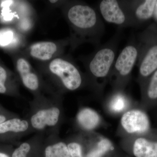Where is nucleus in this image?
Listing matches in <instances>:
<instances>
[{"label": "nucleus", "instance_id": "nucleus-1", "mask_svg": "<svg viewBox=\"0 0 157 157\" xmlns=\"http://www.w3.org/2000/svg\"><path fill=\"white\" fill-rule=\"evenodd\" d=\"M138 82L140 86L157 70V25L153 23L140 36Z\"/></svg>", "mask_w": 157, "mask_h": 157}, {"label": "nucleus", "instance_id": "nucleus-2", "mask_svg": "<svg viewBox=\"0 0 157 157\" xmlns=\"http://www.w3.org/2000/svg\"><path fill=\"white\" fill-rule=\"evenodd\" d=\"M67 18L75 30L98 39L104 27L99 14L88 5L75 4L68 9Z\"/></svg>", "mask_w": 157, "mask_h": 157}, {"label": "nucleus", "instance_id": "nucleus-3", "mask_svg": "<svg viewBox=\"0 0 157 157\" xmlns=\"http://www.w3.org/2000/svg\"><path fill=\"white\" fill-rule=\"evenodd\" d=\"M139 45L129 44L123 48L115 61L109 76L115 78L117 85L125 83L130 77L138 59Z\"/></svg>", "mask_w": 157, "mask_h": 157}, {"label": "nucleus", "instance_id": "nucleus-4", "mask_svg": "<svg viewBox=\"0 0 157 157\" xmlns=\"http://www.w3.org/2000/svg\"><path fill=\"white\" fill-rule=\"evenodd\" d=\"M115 48L112 45H107L98 49L88 65L90 75L98 81L108 78L115 62Z\"/></svg>", "mask_w": 157, "mask_h": 157}, {"label": "nucleus", "instance_id": "nucleus-5", "mask_svg": "<svg viewBox=\"0 0 157 157\" xmlns=\"http://www.w3.org/2000/svg\"><path fill=\"white\" fill-rule=\"evenodd\" d=\"M48 69L51 73L60 79L68 90H75L81 86V74L78 68L71 62L60 58L53 59L49 63Z\"/></svg>", "mask_w": 157, "mask_h": 157}, {"label": "nucleus", "instance_id": "nucleus-6", "mask_svg": "<svg viewBox=\"0 0 157 157\" xmlns=\"http://www.w3.org/2000/svg\"><path fill=\"white\" fill-rule=\"evenodd\" d=\"M121 124L127 133L137 136L145 135L153 130L148 114L142 107L126 111L121 118Z\"/></svg>", "mask_w": 157, "mask_h": 157}, {"label": "nucleus", "instance_id": "nucleus-7", "mask_svg": "<svg viewBox=\"0 0 157 157\" xmlns=\"http://www.w3.org/2000/svg\"><path fill=\"white\" fill-rule=\"evenodd\" d=\"M101 15L107 22L118 25L131 23L128 14L122 2L115 0H103L99 5Z\"/></svg>", "mask_w": 157, "mask_h": 157}, {"label": "nucleus", "instance_id": "nucleus-8", "mask_svg": "<svg viewBox=\"0 0 157 157\" xmlns=\"http://www.w3.org/2000/svg\"><path fill=\"white\" fill-rule=\"evenodd\" d=\"M157 3L156 0L135 1L126 8L131 22L142 24L148 21L154 17Z\"/></svg>", "mask_w": 157, "mask_h": 157}, {"label": "nucleus", "instance_id": "nucleus-9", "mask_svg": "<svg viewBox=\"0 0 157 157\" xmlns=\"http://www.w3.org/2000/svg\"><path fill=\"white\" fill-rule=\"evenodd\" d=\"M133 151L136 157H157V130L137 136L134 141Z\"/></svg>", "mask_w": 157, "mask_h": 157}, {"label": "nucleus", "instance_id": "nucleus-10", "mask_svg": "<svg viewBox=\"0 0 157 157\" xmlns=\"http://www.w3.org/2000/svg\"><path fill=\"white\" fill-rule=\"evenodd\" d=\"M141 107L145 110L157 106V70L140 86Z\"/></svg>", "mask_w": 157, "mask_h": 157}, {"label": "nucleus", "instance_id": "nucleus-11", "mask_svg": "<svg viewBox=\"0 0 157 157\" xmlns=\"http://www.w3.org/2000/svg\"><path fill=\"white\" fill-rule=\"evenodd\" d=\"M16 68L25 87L32 90L38 89L39 78L28 61L24 58H20L16 62Z\"/></svg>", "mask_w": 157, "mask_h": 157}, {"label": "nucleus", "instance_id": "nucleus-12", "mask_svg": "<svg viewBox=\"0 0 157 157\" xmlns=\"http://www.w3.org/2000/svg\"><path fill=\"white\" fill-rule=\"evenodd\" d=\"M58 51L56 43L49 41L38 42L33 44L29 48L31 57L42 61L52 59Z\"/></svg>", "mask_w": 157, "mask_h": 157}, {"label": "nucleus", "instance_id": "nucleus-13", "mask_svg": "<svg viewBox=\"0 0 157 157\" xmlns=\"http://www.w3.org/2000/svg\"><path fill=\"white\" fill-rule=\"evenodd\" d=\"M59 113V110L56 107L40 110L32 117V125L37 129L44 128L46 125H55L58 121Z\"/></svg>", "mask_w": 157, "mask_h": 157}, {"label": "nucleus", "instance_id": "nucleus-14", "mask_svg": "<svg viewBox=\"0 0 157 157\" xmlns=\"http://www.w3.org/2000/svg\"><path fill=\"white\" fill-rule=\"evenodd\" d=\"M77 120L82 128L91 131L98 127L101 123V119L95 110L90 108H85L78 113Z\"/></svg>", "mask_w": 157, "mask_h": 157}, {"label": "nucleus", "instance_id": "nucleus-15", "mask_svg": "<svg viewBox=\"0 0 157 157\" xmlns=\"http://www.w3.org/2000/svg\"><path fill=\"white\" fill-rule=\"evenodd\" d=\"M28 123L17 118L12 119L0 124V134L8 132H25L28 128Z\"/></svg>", "mask_w": 157, "mask_h": 157}, {"label": "nucleus", "instance_id": "nucleus-16", "mask_svg": "<svg viewBox=\"0 0 157 157\" xmlns=\"http://www.w3.org/2000/svg\"><path fill=\"white\" fill-rule=\"evenodd\" d=\"M45 157H70L68 146L63 142H59L45 149Z\"/></svg>", "mask_w": 157, "mask_h": 157}, {"label": "nucleus", "instance_id": "nucleus-17", "mask_svg": "<svg viewBox=\"0 0 157 157\" xmlns=\"http://www.w3.org/2000/svg\"><path fill=\"white\" fill-rule=\"evenodd\" d=\"M112 144L107 138H102L98 142L96 147L87 155V157H102L112 148Z\"/></svg>", "mask_w": 157, "mask_h": 157}, {"label": "nucleus", "instance_id": "nucleus-18", "mask_svg": "<svg viewBox=\"0 0 157 157\" xmlns=\"http://www.w3.org/2000/svg\"><path fill=\"white\" fill-rule=\"evenodd\" d=\"M128 106V101L125 97L118 94L113 98L109 105V109L112 112L120 113L126 109Z\"/></svg>", "mask_w": 157, "mask_h": 157}, {"label": "nucleus", "instance_id": "nucleus-19", "mask_svg": "<svg viewBox=\"0 0 157 157\" xmlns=\"http://www.w3.org/2000/svg\"><path fill=\"white\" fill-rule=\"evenodd\" d=\"M14 34L13 31L9 29H4L0 31V45L6 46L14 41Z\"/></svg>", "mask_w": 157, "mask_h": 157}, {"label": "nucleus", "instance_id": "nucleus-20", "mask_svg": "<svg viewBox=\"0 0 157 157\" xmlns=\"http://www.w3.org/2000/svg\"><path fill=\"white\" fill-rule=\"evenodd\" d=\"M70 157H82L81 145L76 142H72L68 145Z\"/></svg>", "mask_w": 157, "mask_h": 157}, {"label": "nucleus", "instance_id": "nucleus-21", "mask_svg": "<svg viewBox=\"0 0 157 157\" xmlns=\"http://www.w3.org/2000/svg\"><path fill=\"white\" fill-rule=\"evenodd\" d=\"M30 150L29 144L23 143L13 152L12 157H26V155Z\"/></svg>", "mask_w": 157, "mask_h": 157}, {"label": "nucleus", "instance_id": "nucleus-22", "mask_svg": "<svg viewBox=\"0 0 157 157\" xmlns=\"http://www.w3.org/2000/svg\"><path fill=\"white\" fill-rule=\"evenodd\" d=\"M7 78V73L5 68L0 66V93L4 94L6 92V88L5 83Z\"/></svg>", "mask_w": 157, "mask_h": 157}, {"label": "nucleus", "instance_id": "nucleus-23", "mask_svg": "<svg viewBox=\"0 0 157 157\" xmlns=\"http://www.w3.org/2000/svg\"><path fill=\"white\" fill-rule=\"evenodd\" d=\"M6 118L3 115H0V124L6 121Z\"/></svg>", "mask_w": 157, "mask_h": 157}, {"label": "nucleus", "instance_id": "nucleus-24", "mask_svg": "<svg viewBox=\"0 0 157 157\" xmlns=\"http://www.w3.org/2000/svg\"><path fill=\"white\" fill-rule=\"evenodd\" d=\"M153 17L155 18L156 21H157V3L156 4V6L155 9L154 15Z\"/></svg>", "mask_w": 157, "mask_h": 157}, {"label": "nucleus", "instance_id": "nucleus-25", "mask_svg": "<svg viewBox=\"0 0 157 157\" xmlns=\"http://www.w3.org/2000/svg\"><path fill=\"white\" fill-rule=\"evenodd\" d=\"M0 157H9L7 155L2 153H0Z\"/></svg>", "mask_w": 157, "mask_h": 157}, {"label": "nucleus", "instance_id": "nucleus-26", "mask_svg": "<svg viewBox=\"0 0 157 157\" xmlns=\"http://www.w3.org/2000/svg\"><path fill=\"white\" fill-rule=\"evenodd\" d=\"M50 2L52 3H54L56 2H57V1H50Z\"/></svg>", "mask_w": 157, "mask_h": 157}]
</instances>
